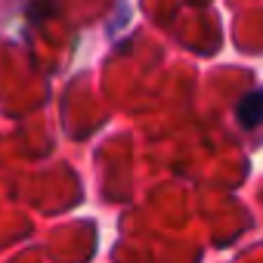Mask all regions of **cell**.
Masks as SVG:
<instances>
[{
	"instance_id": "cell-1",
	"label": "cell",
	"mask_w": 263,
	"mask_h": 263,
	"mask_svg": "<svg viewBox=\"0 0 263 263\" xmlns=\"http://www.w3.org/2000/svg\"><path fill=\"white\" fill-rule=\"evenodd\" d=\"M235 118H238V124H241L245 130H254V127L263 124V87H260V90H251V93H245V96L238 99Z\"/></svg>"
}]
</instances>
